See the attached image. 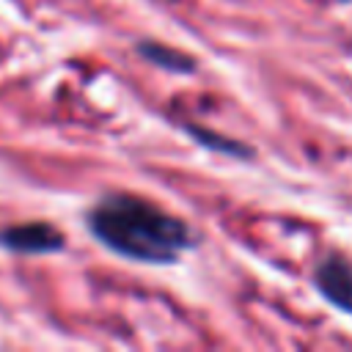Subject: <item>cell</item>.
Here are the masks:
<instances>
[{
    "instance_id": "obj_3",
    "label": "cell",
    "mask_w": 352,
    "mask_h": 352,
    "mask_svg": "<svg viewBox=\"0 0 352 352\" xmlns=\"http://www.w3.org/2000/svg\"><path fill=\"white\" fill-rule=\"evenodd\" d=\"M0 245L16 253H52L63 248V234L50 223H25L3 228Z\"/></svg>"
},
{
    "instance_id": "obj_1",
    "label": "cell",
    "mask_w": 352,
    "mask_h": 352,
    "mask_svg": "<svg viewBox=\"0 0 352 352\" xmlns=\"http://www.w3.org/2000/svg\"><path fill=\"white\" fill-rule=\"evenodd\" d=\"M88 228L107 250L140 264H176L192 248V228L182 217L129 192L96 201L88 212Z\"/></svg>"
},
{
    "instance_id": "obj_5",
    "label": "cell",
    "mask_w": 352,
    "mask_h": 352,
    "mask_svg": "<svg viewBox=\"0 0 352 352\" xmlns=\"http://www.w3.org/2000/svg\"><path fill=\"white\" fill-rule=\"evenodd\" d=\"M190 129V135L195 138V140H201L204 146H209V148H220V151H234L236 157H248V154H242V151H248L242 143H236V140H226V138H209L206 135V129H201V126H187Z\"/></svg>"
},
{
    "instance_id": "obj_4",
    "label": "cell",
    "mask_w": 352,
    "mask_h": 352,
    "mask_svg": "<svg viewBox=\"0 0 352 352\" xmlns=\"http://www.w3.org/2000/svg\"><path fill=\"white\" fill-rule=\"evenodd\" d=\"M138 52L146 58V60H151L154 66H162V69H173V72H192V58H187V55H182V52H176V50H168V47H162V44H151V41H143V44H138Z\"/></svg>"
},
{
    "instance_id": "obj_2",
    "label": "cell",
    "mask_w": 352,
    "mask_h": 352,
    "mask_svg": "<svg viewBox=\"0 0 352 352\" xmlns=\"http://www.w3.org/2000/svg\"><path fill=\"white\" fill-rule=\"evenodd\" d=\"M316 292L344 314H352V261L341 253H327L314 267Z\"/></svg>"
}]
</instances>
